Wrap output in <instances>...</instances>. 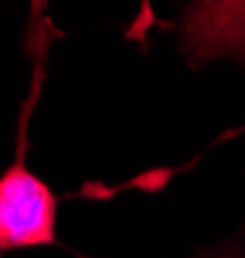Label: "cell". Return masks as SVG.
Listing matches in <instances>:
<instances>
[{
  "label": "cell",
  "mask_w": 245,
  "mask_h": 258,
  "mask_svg": "<svg viewBox=\"0 0 245 258\" xmlns=\"http://www.w3.org/2000/svg\"><path fill=\"white\" fill-rule=\"evenodd\" d=\"M36 96L39 88L21 116L16 160L0 176V250L57 243V197L26 165V119Z\"/></svg>",
  "instance_id": "obj_1"
}]
</instances>
